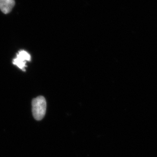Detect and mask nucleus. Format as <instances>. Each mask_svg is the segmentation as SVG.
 <instances>
[{
	"instance_id": "nucleus-1",
	"label": "nucleus",
	"mask_w": 157,
	"mask_h": 157,
	"mask_svg": "<svg viewBox=\"0 0 157 157\" xmlns=\"http://www.w3.org/2000/svg\"><path fill=\"white\" fill-rule=\"evenodd\" d=\"M33 116L36 120L40 121L45 117L46 109V100L43 96L34 98L32 102Z\"/></svg>"
},
{
	"instance_id": "nucleus-2",
	"label": "nucleus",
	"mask_w": 157,
	"mask_h": 157,
	"mask_svg": "<svg viewBox=\"0 0 157 157\" xmlns=\"http://www.w3.org/2000/svg\"><path fill=\"white\" fill-rule=\"evenodd\" d=\"M31 56L28 52L25 51H19L17 55L16 58L13 60V64L18 66L22 71H25V69L26 66V64L27 61H30Z\"/></svg>"
},
{
	"instance_id": "nucleus-3",
	"label": "nucleus",
	"mask_w": 157,
	"mask_h": 157,
	"mask_svg": "<svg viewBox=\"0 0 157 157\" xmlns=\"http://www.w3.org/2000/svg\"><path fill=\"white\" fill-rule=\"evenodd\" d=\"M14 5V0H0V10L4 14L10 13Z\"/></svg>"
}]
</instances>
